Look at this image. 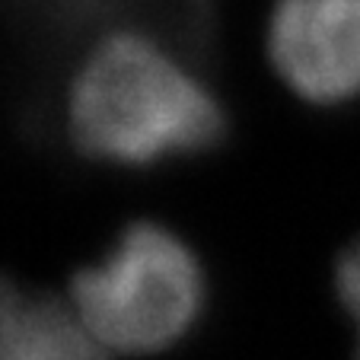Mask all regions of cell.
I'll return each instance as SVG.
<instances>
[{"label":"cell","mask_w":360,"mask_h":360,"mask_svg":"<svg viewBox=\"0 0 360 360\" xmlns=\"http://www.w3.org/2000/svg\"><path fill=\"white\" fill-rule=\"evenodd\" d=\"M68 118L80 153L131 166L211 150L226 131L214 96L137 32H115L93 48L70 86Z\"/></svg>","instance_id":"6da1fadb"},{"label":"cell","mask_w":360,"mask_h":360,"mask_svg":"<svg viewBox=\"0 0 360 360\" xmlns=\"http://www.w3.org/2000/svg\"><path fill=\"white\" fill-rule=\"evenodd\" d=\"M0 360H109L74 306L32 297L0 274Z\"/></svg>","instance_id":"277c9868"},{"label":"cell","mask_w":360,"mask_h":360,"mask_svg":"<svg viewBox=\"0 0 360 360\" xmlns=\"http://www.w3.org/2000/svg\"><path fill=\"white\" fill-rule=\"evenodd\" d=\"M335 287H338L341 306L357 326V360H360V239L354 245H347L345 255H341L338 268H335Z\"/></svg>","instance_id":"5b68a950"},{"label":"cell","mask_w":360,"mask_h":360,"mask_svg":"<svg viewBox=\"0 0 360 360\" xmlns=\"http://www.w3.org/2000/svg\"><path fill=\"white\" fill-rule=\"evenodd\" d=\"M268 55L303 99L319 105L354 99L360 93V0H278Z\"/></svg>","instance_id":"3957f363"},{"label":"cell","mask_w":360,"mask_h":360,"mask_svg":"<svg viewBox=\"0 0 360 360\" xmlns=\"http://www.w3.org/2000/svg\"><path fill=\"white\" fill-rule=\"evenodd\" d=\"M70 297L74 313L105 351L153 354L195 326L204 278L176 233L137 220L102 265L74 274Z\"/></svg>","instance_id":"7a4b0ae2"}]
</instances>
